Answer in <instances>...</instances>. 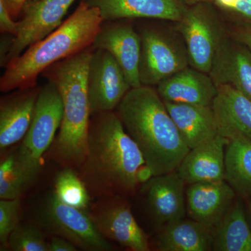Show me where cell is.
Here are the masks:
<instances>
[{
    "mask_svg": "<svg viewBox=\"0 0 251 251\" xmlns=\"http://www.w3.org/2000/svg\"><path fill=\"white\" fill-rule=\"evenodd\" d=\"M96 36L94 49L106 50L111 54L125 74L131 88L142 85L139 66L141 53L140 34L130 25L120 21L105 22Z\"/></svg>",
    "mask_w": 251,
    "mask_h": 251,
    "instance_id": "cell-12",
    "label": "cell"
},
{
    "mask_svg": "<svg viewBox=\"0 0 251 251\" xmlns=\"http://www.w3.org/2000/svg\"><path fill=\"white\" fill-rule=\"evenodd\" d=\"M164 101L211 106L217 94V86L209 74L188 67L157 85Z\"/></svg>",
    "mask_w": 251,
    "mask_h": 251,
    "instance_id": "cell-19",
    "label": "cell"
},
{
    "mask_svg": "<svg viewBox=\"0 0 251 251\" xmlns=\"http://www.w3.org/2000/svg\"><path fill=\"white\" fill-rule=\"evenodd\" d=\"M141 40L139 75L142 85H158L189 66L184 44L163 31L145 29Z\"/></svg>",
    "mask_w": 251,
    "mask_h": 251,
    "instance_id": "cell-7",
    "label": "cell"
},
{
    "mask_svg": "<svg viewBox=\"0 0 251 251\" xmlns=\"http://www.w3.org/2000/svg\"><path fill=\"white\" fill-rule=\"evenodd\" d=\"M76 170L63 168L54 179V193L64 203L88 211L91 196Z\"/></svg>",
    "mask_w": 251,
    "mask_h": 251,
    "instance_id": "cell-26",
    "label": "cell"
},
{
    "mask_svg": "<svg viewBox=\"0 0 251 251\" xmlns=\"http://www.w3.org/2000/svg\"><path fill=\"white\" fill-rule=\"evenodd\" d=\"M164 102L181 138L190 150L219 135L211 106Z\"/></svg>",
    "mask_w": 251,
    "mask_h": 251,
    "instance_id": "cell-22",
    "label": "cell"
},
{
    "mask_svg": "<svg viewBox=\"0 0 251 251\" xmlns=\"http://www.w3.org/2000/svg\"><path fill=\"white\" fill-rule=\"evenodd\" d=\"M234 37L251 49V27L250 26H248L244 29L238 31Z\"/></svg>",
    "mask_w": 251,
    "mask_h": 251,
    "instance_id": "cell-33",
    "label": "cell"
},
{
    "mask_svg": "<svg viewBox=\"0 0 251 251\" xmlns=\"http://www.w3.org/2000/svg\"><path fill=\"white\" fill-rule=\"evenodd\" d=\"M184 180L177 171L152 176L140 192L153 221L162 227L184 219L186 212Z\"/></svg>",
    "mask_w": 251,
    "mask_h": 251,
    "instance_id": "cell-13",
    "label": "cell"
},
{
    "mask_svg": "<svg viewBox=\"0 0 251 251\" xmlns=\"http://www.w3.org/2000/svg\"><path fill=\"white\" fill-rule=\"evenodd\" d=\"M214 228L195 220H178L161 227L156 237L160 251L213 250Z\"/></svg>",
    "mask_w": 251,
    "mask_h": 251,
    "instance_id": "cell-23",
    "label": "cell"
},
{
    "mask_svg": "<svg viewBox=\"0 0 251 251\" xmlns=\"http://www.w3.org/2000/svg\"><path fill=\"white\" fill-rule=\"evenodd\" d=\"M229 140L217 135L191 149L176 170L186 184L226 180V150Z\"/></svg>",
    "mask_w": 251,
    "mask_h": 251,
    "instance_id": "cell-20",
    "label": "cell"
},
{
    "mask_svg": "<svg viewBox=\"0 0 251 251\" xmlns=\"http://www.w3.org/2000/svg\"><path fill=\"white\" fill-rule=\"evenodd\" d=\"M213 250L251 251V229L240 201H234L214 227Z\"/></svg>",
    "mask_w": 251,
    "mask_h": 251,
    "instance_id": "cell-24",
    "label": "cell"
},
{
    "mask_svg": "<svg viewBox=\"0 0 251 251\" xmlns=\"http://www.w3.org/2000/svg\"><path fill=\"white\" fill-rule=\"evenodd\" d=\"M9 249L13 251H49V243L37 224H21L9 238Z\"/></svg>",
    "mask_w": 251,
    "mask_h": 251,
    "instance_id": "cell-27",
    "label": "cell"
},
{
    "mask_svg": "<svg viewBox=\"0 0 251 251\" xmlns=\"http://www.w3.org/2000/svg\"><path fill=\"white\" fill-rule=\"evenodd\" d=\"M36 224L54 236L64 238L77 249L87 251H110L113 247L94 226L88 211L62 202L49 193L36 211Z\"/></svg>",
    "mask_w": 251,
    "mask_h": 251,
    "instance_id": "cell-5",
    "label": "cell"
},
{
    "mask_svg": "<svg viewBox=\"0 0 251 251\" xmlns=\"http://www.w3.org/2000/svg\"><path fill=\"white\" fill-rule=\"evenodd\" d=\"M31 1H39V0H31Z\"/></svg>",
    "mask_w": 251,
    "mask_h": 251,
    "instance_id": "cell-36",
    "label": "cell"
},
{
    "mask_svg": "<svg viewBox=\"0 0 251 251\" xmlns=\"http://www.w3.org/2000/svg\"><path fill=\"white\" fill-rule=\"evenodd\" d=\"M121 196L98 198L91 204L89 215L106 239L133 251L150 250L148 237L137 223L128 203Z\"/></svg>",
    "mask_w": 251,
    "mask_h": 251,
    "instance_id": "cell-8",
    "label": "cell"
},
{
    "mask_svg": "<svg viewBox=\"0 0 251 251\" xmlns=\"http://www.w3.org/2000/svg\"><path fill=\"white\" fill-rule=\"evenodd\" d=\"M103 23L99 10L81 0L53 32L7 62L0 91L6 93L36 87L38 77L48 68L92 46Z\"/></svg>",
    "mask_w": 251,
    "mask_h": 251,
    "instance_id": "cell-3",
    "label": "cell"
},
{
    "mask_svg": "<svg viewBox=\"0 0 251 251\" xmlns=\"http://www.w3.org/2000/svg\"><path fill=\"white\" fill-rule=\"evenodd\" d=\"M209 74L216 86H232L251 100V49L236 38H224Z\"/></svg>",
    "mask_w": 251,
    "mask_h": 251,
    "instance_id": "cell-15",
    "label": "cell"
},
{
    "mask_svg": "<svg viewBox=\"0 0 251 251\" xmlns=\"http://www.w3.org/2000/svg\"><path fill=\"white\" fill-rule=\"evenodd\" d=\"M216 9L251 27V0H214Z\"/></svg>",
    "mask_w": 251,
    "mask_h": 251,
    "instance_id": "cell-29",
    "label": "cell"
},
{
    "mask_svg": "<svg viewBox=\"0 0 251 251\" xmlns=\"http://www.w3.org/2000/svg\"><path fill=\"white\" fill-rule=\"evenodd\" d=\"M41 87L17 90L4 96L0 101V150L23 139L30 126Z\"/></svg>",
    "mask_w": 251,
    "mask_h": 251,
    "instance_id": "cell-17",
    "label": "cell"
},
{
    "mask_svg": "<svg viewBox=\"0 0 251 251\" xmlns=\"http://www.w3.org/2000/svg\"><path fill=\"white\" fill-rule=\"evenodd\" d=\"M91 197L132 194L152 177L138 145L117 112L91 117L85 160L76 170Z\"/></svg>",
    "mask_w": 251,
    "mask_h": 251,
    "instance_id": "cell-1",
    "label": "cell"
},
{
    "mask_svg": "<svg viewBox=\"0 0 251 251\" xmlns=\"http://www.w3.org/2000/svg\"><path fill=\"white\" fill-rule=\"evenodd\" d=\"M6 6L11 17L16 19L21 14V11L27 0H0Z\"/></svg>",
    "mask_w": 251,
    "mask_h": 251,
    "instance_id": "cell-32",
    "label": "cell"
},
{
    "mask_svg": "<svg viewBox=\"0 0 251 251\" xmlns=\"http://www.w3.org/2000/svg\"><path fill=\"white\" fill-rule=\"evenodd\" d=\"M178 24L190 67L209 74L226 36L215 6L209 2L187 6Z\"/></svg>",
    "mask_w": 251,
    "mask_h": 251,
    "instance_id": "cell-6",
    "label": "cell"
},
{
    "mask_svg": "<svg viewBox=\"0 0 251 251\" xmlns=\"http://www.w3.org/2000/svg\"><path fill=\"white\" fill-rule=\"evenodd\" d=\"M248 211H249V217L251 222V200H249L247 202Z\"/></svg>",
    "mask_w": 251,
    "mask_h": 251,
    "instance_id": "cell-35",
    "label": "cell"
},
{
    "mask_svg": "<svg viewBox=\"0 0 251 251\" xmlns=\"http://www.w3.org/2000/svg\"><path fill=\"white\" fill-rule=\"evenodd\" d=\"M117 108L152 176L176 171L190 149L157 90L147 85L131 88Z\"/></svg>",
    "mask_w": 251,
    "mask_h": 251,
    "instance_id": "cell-2",
    "label": "cell"
},
{
    "mask_svg": "<svg viewBox=\"0 0 251 251\" xmlns=\"http://www.w3.org/2000/svg\"><path fill=\"white\" fill-rule=\"evenodd\" d=\"M217 89L211 108L218 133L229 140L251 142V100L232 86L218 85Z\"/></svg>",
    "mask_w": 251,
    "mask_h": 251,
    "instance_id": "cell-18",
    "label": "cell"
},
{
    "mask_svg": "<svg viewBox=\"0 0 251 251\" xmlns=\"http://www.w3.org/2000/svg\"><path fill=\"white\" fill-rule=\"evenodd\" d=\"M75 0H27L18 21L3 67L23 53L29 46L44 39L62 24L63 18Z\"/></svg>",
    "mask_w": 251,
    "mask_h": 251,
    "instance_id": "cell-9",
    "label": "cell"
},
{
    "mask_svg": "<svg viewBox=\"0 0 251 251\" xmlns=\"http://www.w3.org/2000/svg\"><path fill=\"white\" fill-rule=\"evenodd\" d=\"M63 116L62 98L57 87L50 81L41 87L30 126L23 139L21 148L33 158L41 156L50 148Z\"/></svg>",
    "mask_w": 251,
    "mask_h": 251,
    "instance_id": "cell-11",
    "label": "cell"
},
{
    "mask_svg": "<svg viewBox=\"0 0 251 251\" xmlns=\"http://www.w3.org/2000/svg\"><path fill=\"white\" fill-rule=\"evenodd\" d=\"M87 89L91 115L112 112L131 89L121 68L106 50L94 49L89 64Z\"/></svg>",
    "mask_w": 251,
    "mask_h": 251,
    "instance_id": "cell-10",
    "label": "cell"
},
{
    "mask_svg": "<svg viewBox=\"0 0 251 251\" xmlns=\"http://www.w3.org/2000/svg\"><path fill=\"white\" fill-rule=\"evenodd\" d=\"M226 180L243 197L251 200V142L229 140L226 150Z\"/></svg>",
    "mask_w": 251,
    "mask_h": 251,
    "instance_id": "cell-25",
    "label": "cell"
},
{
    "mask_svg": "<svg viewBox=\"0 0 251 251\" xmlns=\"http://www.w3.org/2000/svg\"><path fill=\"white\" fill-rule=\"evenodd\" d=\"M235 197V191L226 180L189 184L186 191V212L191 219L214 228Z\"/></svg>",
    "mask_w": 251,
    "mask_h": 251,
    "instance_id": "cell-14",
    "label": "cell"
},
{
    "mask_svg": "<svg viewBox=\"0 0 251 251\" xmlns=\"http://www.w3.org/2000/svg\"><path fill=\"white\" fill-rule=\"evenodd\" d=\"M181 3L186 5V6H189L192 5L198 4V3L202 2H209L213 3L214 0H179Z\"/></svg>",
    "mask_w": 251,
    "mask_h": 251,
    "instance_id": "cell-34",
    "label": "cell"
},
{
    "mask_svg": "<svg viewBox=\"0 0 251 251\" xmlns=\"http://www.w3.org/2000/svg\"><path fill=\"white\" fill-rule=\"evenodd\" d=\"M92 46L80 53L55 63L43 75L57 87L63 105L59 133L50 150V158L62 168L77 170L87 150L91 117L87 89Z\"/></svg>",
    "mask_w": 251,
    "mask_h": 251,
    "instance_id": "cell-4",
    "label": "cell"
},
{
    "mask_svg": "<svg viewBox=\"0 0 251 251\" xmlns=\"http://www.w3.org/2000/svg\"><path fill=\"white\" fill-rule=\"evenodd\" d=\"M41 171V161L21 148L12 149L3 155L0 163V198H21L36 182Z\"/></svg>",
    "mask_w": 251,
    "mask_h": 251,
    "instance_id": "cell-21",
    "label": "cell"
},
{
    "mask_svg": "<svg viewBox=\"0 0 251 251\" xmlns=\"http://www.w3.org/2000/svg\"><path fill=\"white\" fill-rule=\"evenodd\" d=\"M77 248L64 238L52 236L49 242V251H76Z\"/></svg>",
    "mask_w": 251,
    "mask_h": 251,
    "instance_id": "cell-31",
    "label": "cell"
},
{
    "mask_svg": "<svg viewBox=\"0 0 251 251\" xmlns=\"http://www.w3.org/2000/svg\"><path fill=\"white\" fill-rule=\"evenodd\" d=\"M6 6L0 1V31L3 34L15 36L18 33V21L15 22Z\"/></svg>",
    "mask_w": 251,
    "mask_h": 251,
    "instance_id": "cell-30",
    "label": "cell"
},
{
    "mask_svg": "<svg viewBox=\"0 0 251 251\" xmlns=\"http://www.w3.org/2000/svg\"><path fill=\"white\" fill-rule=\"evenodd\" d=\"M100 11L103 22L152 18L179 22L187 6L179 0H83Z\"/></svg>",
    "mask_w": 251,
    "mask_h": 251,
    "instance_id": "cell-16",
    "label": "cell"
},
{
    "mask_svg": "<svg viewBox=\"0 0 251 251\" xmlns=\"http://www.w3.org/2000/svg\"><path fill=\"white\" fill-rule=\"evenodd\" d=\"M21 198L0 201V243L1 251L9 250V238L20 224Z\"/></svg>",
    "mask_w": 251,
    "mask_h": 251,
    "instance_id": "cell-28",
    "label": "cell"
}]
</instances>
